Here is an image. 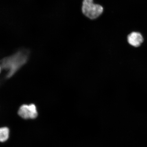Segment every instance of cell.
Wrapping results in <instances>:
<instances>
[{"mask_svg":"<svg viewBox=\"0 0 147 147\" xmlns=\"http://www.w3.org/2000/svg\"><path fill=\"white\" fill-rule=\"evenodd\" d=\"M29 51L21 49L14 54L3 58L1 61V71L4 73L5 79L10 78L26 63Z\"/></svg>","mask_w":147,"mask_h":147,"instance_id":"6da1fadb","label":"cell"},{"mask_svg":"<svg viewBox=\"0 0 147 147\" xmlns=\"http://www.w3.org/2000/svg\"><path fill=\"white\" fill-rule=\"evenodd\" d=\"M82 9L84 15L91 20L96 19L104 11L103 7L100 4L94 3L93 0H83Z\"/></svg>","mask_w":147,"mask_h":147,"instance_id":"7a4b0ae2","label":"cell"},{"mask_svg":"<svg viewBox=\"0 0 147 147\" xmlns=\"http://www.w3.org/2000/svg\"><path fill=\"white\" fill-rule=\"evenodd\" d=\"M18 114L20 117L24 119H34L38 115L36 107L34 104L22 105L18 110Z\"/></svg>","mask_w":147,"mask_h":147,"instance_id":"3957f363","label":"cell"},{"mask_svg":"<svg viewBox=\"0 0 147 147\" xmlns=\"http://www.w3.org/2000/svg\"><path fill=\"white\" fill-rule=\"evenodd\" d=\"M128 43L134 47H140L143 41V38L140 33L133 32L129 34L127 36Z\"/></svg>","mask_w":147,"mask_h":147,"instance_id":"277c9868","label":"cell"},{"mask_svg":"<svg viewBox=\"0 0 147 147\" xmlns=\"http://www.w3.org/2000/svg\"><path fill=\"white\" fill-rule=\"evenodd\" d=\"M9 130L7 127H2L0 129V141L4 142L8 139L9 137Z\"/></svg>","mask_w":147,"mask_h":147,"instance_id":"5b68a950","label":"cell"}]
</instances>
